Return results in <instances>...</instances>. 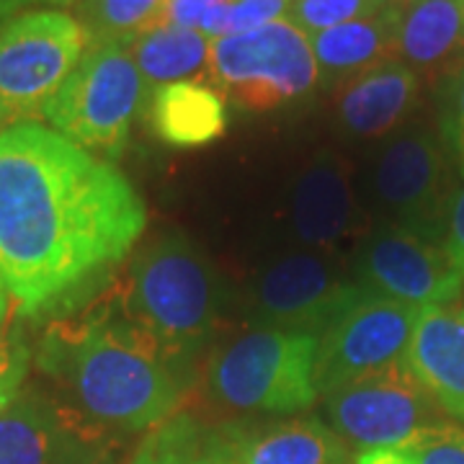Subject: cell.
<instances>
[{"label": "cell", "instance_id": "4316f807", "mask_svg": "<svg viewBox=\"0 0 464 464\" xmlns=\"http://www.w3.org/2000/svg\"><path fill=\"white\" fill-rule=\"evenodd\" d=\"M292 0H232L227 3L225 36L246 34L268 26L274 21H284Z\"/></svg>", "mask_w": 464, "mask_h": 464}, {"label": "cell", "instance_id": "6da1fadb", "mask_svg": "<svg viewBox=\"0 0 464 464\" xmlns=\"http://www.w3.org/2000/svg\"><path fill=\"white\" fill-rule=\"evenodd\" d=\"M145 225V201L109 160L39 121L0 130V282L21 315L81 299Z\"/></svg>", "mask_w": 464, "mask_h": 464}, {"label": "cell", "instance_id": "d4e9b609", "mask_svg": "<svg viewBox=\"0 0 464 464\" xmlns=\"http://www.w3.org/2000/svg\"><path fill=\"white\" fill-rule=\"evenodd\" d=\"M382 8L384 3L380 0H292L284 21L297 26L304 36H313L348 21L372 16Z\"/></svg>", "mask_w": 464, "mask_h": 464}, {"label": "cell", "instance_id": "8992f818", "mask_svg": "<svg viewBox=\"0 0 464 464\" xmlns=\"http://www.w3.org/2000/svg\"><path fill=\"white\" fill-rule=\"evenodd\" d=\"M209 75L222 93L250 111L302 99L320 81L310 39L289 21L215 39Z\"/></svg>", "mask_w": 464, "mask_h": 464}, {"label": "cell", "instance_id": "d6a6232c", "mask_svg": "<svg viewBox=\"0 0 464 464\" xmlns=\"http://www.w3.org/2000/svg\"><path fill=\"white\" fill-rule=\"evenodd\" d=\"M16 304H14V299H11V295H8V289L3 286V282H0V343L8 338V325H11V310H14Z\"/></svg>", "mask_w": 464, "mask_h": 464}, {"label": "cell", "instance_id": "9a60e30c", "mask_svg": "<svg viewBox=\"0 0 464 464\" xmlns=\"http://www.w3.org/2000/svg\"><path fill=\"white\" fill-rule=\"evenodd\" d=\"M420 96V75L400 60L382 63L341 83L335 111L353 137H384L411 116Z\"/></svg>", "mask_w": 464, "mask_h": 464}, {"label": "cell", "instance_id": "f546056e", "mask_svg": "<svg viewBox=\"0 0 464 464\" xmlns=\"http://www.w3.org/2000/svg\"><path fill=\"white\" fill-rule=\"evenodd\" d=\"M222 3H232V0H170L166 11V24L183 26V29H199L204 14Z\"/></svg>", "mask_w": 464, "mask_h": 464}, {"label": "cell", "instance_id": "277c9868", "mask_svg": "<svg viewBox=\"0 0 464 464\" xmlns=\"http://www.w3.org/2000/svg\"><path fill=\"white\" fill-rule=\"evenodd\" d=\"M145 91L130 42L88 44L42 119L88 152L116 158L130 140Z\"/></svg>", "mask_w": 464, "mask_h": 464}, {"label": "cell", "instance_id": "7402d4cb", "mask_svg": "<svg viewBox=\"0 0 464 464\" xmlns=\"http://www.w3.org/2000/svg\"><path fill=\"white\" fill-rule=\"evenodd\" d=\"M170 0H78V21L88 44L130 42L140 34L166 24Z\"/></svg>", "mask_w": 464, "mask_h": 464}, {"label": "cell", "instance_id": "4dcf8cb0", "mask_svg": "<svg viewBox=\"0 0 464 464\" xmlns=\"http://www.w3.org/2000/svg\"><path fill=\"white\" fill-rule=\"evenodd\" d=\"M447 250L454 258V264L459 266L464 274V188L451 199L449 209V235H447Z\"/></svg>", "mask_w": 464, "mask_h": 464}, {"label": "cell", "instance_id": "7a4b0ae2", "mask_svg": "<svg viewBox=\"0 0 464 464\" xmlns=\"http://www.w3.org/2000/svg\"><path fill=\"white\" fill-rule=\"evenodd\" d=\"M39 364L65 384L78 413L99 429L150 431L173 415L183 392V372L163 348L121 307L101 302L88 315L52 325Z\"/></svg>", "mask_w": 464, "mask_h": 464}, {"label": "cell", "instance_id": "d590c367", "mask_svg": "<svg viewBox=\"0 0 464 464\" xmlns=\"http://www.w3.org/2000/svg\"><path fill=\"white\" fill-rule=\"evenodd\" d=\"M462 14H464V0H462Z\"/></svg>", "mask_w": 464, "mask_h": 464}, {"label": "cell", "instance_id": "5b68a950", "mask_svg": "<svg viewBox=\"0 0 464 464\" xmlns=\"http://www.w3.org/2000/svg\"><path fill=\"white\" fill-rule=\"evenodd\" d=\"M317 338L256 328L219 348L209 390L222 405L246 413H302L317 400Z\"/></svg>", "mask_w": 464, "mask_h": 464}, {"label": "cell", "instance_id": "f1b7e54d", "mask_svg": "<svg viewBox=\"0 0 464 464\" xmlns=\"http://www.w3.org/2000/svg\"><path fill=\"white\" fill-rule=\"evenodd\" d=\"M194 464H243L237 451V433L222 431L215 436H204V444Z\"/></svg>", "mask_w": 464, "mask_h": 464}, {"label": "cell", "instance_id": "2e32d148", "mask_svg": "<svg viewBox=\"0 0 464 464\" xmlns=\"http://www.w3.org/2000/svg\"><path fill=\"white\" fill-rule=\"evenodd\" d=\"M356 222L359 204L348 168L333 155H320L295 183L292 230L302 243L328 248L356 230Z\"/></svg>", "mask_w": 464, "mask_h": 464}, {"label": "cell", "instance_id": "7c38bea8", "mask_svg": "<svg viewBox=\"0 0 464 464\" xmlns=\"http://www.w3.org/2000/svg\"><path fill=\"white\" fill-rule=\"evenodd\" d=\"M359 289L317 253H292L271 264L256 286V310L268 328L315 335Z\"/></svg>", "mask_w": 464, "mask_h": 464}, {"label": "cell", "instance_id": "ba28073f", "mask_svg": "<svg viewBox=\"0 0 464 464\" xmlns=\"http://www.w3.org/2000/svg\"><path fill=\"white\" fill-rule=\"evenodd\" d=\"M418 307L356 289L317 338L315 382L320 395L405 364Z\"/></svg>", "mask_w": 464, "mask_h": 464}, {"label": "cell", "instance_id": "ac0fdd59", "mask_svg": "<svg viewBox=\"0 0 464 464\" xmlns=\"http://www.w3.org/2000/svg\"><path fill=\"white\" fill-rule=\"evenodd\" d=\"M398 60L415 72H444L464 65L462 0L400 3Z\"/></svg>", "mask_w": 464, "mask_h": 464}, {"label": "cell", "instance_id": "83f0119b", "mask_svg": "<svg viewBox=\"0 0 464 464\" xmlns=\"http://www.w3.org/2000/svg\"><path fill=\"white\" fill-rule=\"evenodd\" d=\"M29 359H32L29 348L14 335H8L0 343V415L5 413L21 395V387H24L26 372H29Z\"/></svg>", "mask_w": 464, "mask_h": 464}, {"label": "cell", "instance_id": "836d02e7", "mask_svg": "<svg viewBox=\"0 0 464 464\" xmlns=\"http://www.w3.org/2000/svg\"><path fill=\"white\" fill-rule=\"evenodd\" d=\"M14 121H11V116H8V111L3 109V103H0V130H5V127H11Z\"/></svg>", "mask_w": 464, "mask_h": 464}, {"label": "cell", "instance_id": "ffe728a7", "mask_svg": "<svg viewBox=\"0 0 464 464\" xmlns=\"http://www.w3.org/2000/svg\"><path fill=\"white\" fill-rule=\"evenodd\" d=\"M243 464H346V441L317 418H297L248 436L237 431Z\"/></svg>", "mask_w": 464, "mask_h": 464}, {"label": "cell", "instance_id": "30bf717a", "mask_svg": "<svg viewBox=\"0 0 464 464\" xmlns=\"http://www.w3.org/2000/svg\"><path fill=\"white\" fill-rule=\"evenodd\" d=\"M372 194L390 225L436 237L449 204V150L441 134L429 127L395 134L374 163Z\"/></svg>", "mask_w": 464, "mask_h": 464}, {"label": "cell", "instance_id": "3957f363", "mask_svg": "<svg viewBox=\"0 0 464 464\" xmlns=\"http://www.w3.org/2000/svg\"><path fill=\"white\" fill-rule=\"evenodd\" d=\"M119 307L186 372L219 317L215 268L188 237L166 235L134 258Z\"/></svg>", "mask_w": 464, "mask_h": 464}, {"label": "cell", "instance_id": "d6986e66", "mask_svg": "<svg viewBox=\"0 0 464 464\" xmlns=\"http://www.w3.org/2000/svg\"><path fill=\"white\" fill-rule=\"evenodd\" d=\"M150 124L170 148H204L227 130V103L217 88L199 81L158 85L150 99Z\"/></svg>", "mask_w": 464, "mask_h": 464}, {"label": "cell", "instance_id": "8fae6325", "mask_svg": "<svg viewBox=\"0 0 464 464\" xmlns=\"http://www.w3.org/2000/svg\"><path fill=\"white\" fill-rule=\"evenodd\" d=\"M325 411L333 431L359 451L392 447L444 420L441 408L405 364L338 387L325 395Z\"/></svg>", "mask_w": 464, "mask_h": 464}, {"label": "cell", "instance_id": "52a82bcc", "mask_svg": "<svg viewBox=\"0 0 464 464\" xmlns=\"http://www.w3.org/2000/svg\"><path fill=\"white\" fill-rule=\"evenodd\" d=\"M88 50L83 24L65 11H26L0 26V103L11 121H36Z\"/></svg>", "mask_w": 464, "mask_h": 464}, {"label": "cell", "instance_id": "44dd1931", "mask_svg": "<svg viewBox=\"0 0 464 464\" xmlns=\"http://www.w3.org/2000/svg\"><path fill=\"white\" fill-rule=\"evenodd\" d=\"M134 65L148 85L191 81L209 70L212 39L199 29H183L173 24L155 26L150 32L130 39Z\"/></svg>", "mask_w": 464, "mask_h": 464}, {"label": "cell", "instance_id": "4fadbf2b", "mask_svg": "<svg viewBox=\"0 0 464 464\" xmlns=\"http://www.w3.org/2000/svg\"><path fill=\"white\" fill-rule=\"evenodd\" d=\"M103 429L39 392L0 415V464H103Z\"/></svg>", "mask_w": 464, "mask_h": 464}, {"label": "cell", "instance_id": "1f68e13d", "mask_svg": "<svg viewBox=\"0 0 464 464\" xmlns=\"http://www.w3.org/2000/svg\"><path fill=\"white\" fill-rule=\"evenodd\" d=\"M78 0H0V26L8 24L11 18L26 14V8L34 5H72Z\"/></svg>", "mask_w": 464, "mask_h": 464}, {"label": "cell", "instance_id": "e575fe53", "mask_svg": "<svg viewBox=\"0 0 464 464\" xmlns=\"http://www.w3.org/2000/svg\"><path fill=\"white\" fill-rule=\"evenodd\" d=\"M380 3H384V5H390V3H395V5H400V3H405V0H380Z\"/></svg>", "mask_w": 464, "mask_h": 464}, {"label": "cell", "instance_id": "9c48e42d", "mask_svg": "<svg viewBox=\"0 0 464 464\" xmlns=\"http://www.w3.org/2000/svg\"><path fill=\"white\" fill-rule=\"evenodd\" d=\"M353 268L362 289L418 310L454 304L464 286V274L449 256L447 246L400 225L369 232Z\"/></svg>", "mask_w": 464, "mask_h": 464}, {"label": "cell", "instance_id": "603a6c76", "mask_svg": "<svg viewBox=\"0 0 464 464\" xmlns=\"http://www.w3.org/2000/svg\"><path fill=\"white\" fill-rule=\"evenodd\" d=\"M353 464H464V426L433 423L400 444L359 451Z\"/></svg>", "mask_w": 464, "mask_h": 464}, {"label": "cell", "instance_id": "cb8c5ba5", "mask_svg": "<svg viewBox=\"0 0 464 464\" xmlns=\"http://www.w3.org/2000/svg\"><path fill=\"white\" fill-rule=\"evenodd\" d=\"M204 436L188 415L168 418L145 436L130 464H194Z\"/></svg>", "mask_w": 464, "mask_h": 464}, {"label": "cell", "instance_id": "5bb4252c", "mask_svg": "<svg viewBox=\"0 0 464 464\" xmlns=\"http://www.w3.org/2000/svg\"><path fill=\"white\" fill-rule=\"evenodd\" d=\"M405 366L444 413L464 420V307H423L405 351Z\"/></svg>", "mask_w": 464, "mask_h": 464}, {"label": "cell", "instance_id": "484cf974", "mask_svg": "<svg viewBox=\"0 0 464 464\" xmlns=\"http://www.w3.org/2000/svg\"><path fill=\"white\" fill-rule=\"evenodd\" d=\"M439 109H441V140L449 155L457 158L459 173L464 176V65L444 75L439 91Z\"/></svg>", "mask_w": 464, "mask_h": 464}, {"label": "cell", "instance_id": "e0dca14e", "mask_svg": "<svg viewBox=\"0 0 464 464\" xmlns=\"http://www.w3.org/2000/svg\"><path fill=\"white\" fill-rule=\"evenodd\" d=\"M398 21L400 5L390 3L372 16L307 36L315 54L317 78L325 83H343L369 67L398 60Z\"/></svg>", "mask_w": 464, "mask_h": 464}]
</instances>
